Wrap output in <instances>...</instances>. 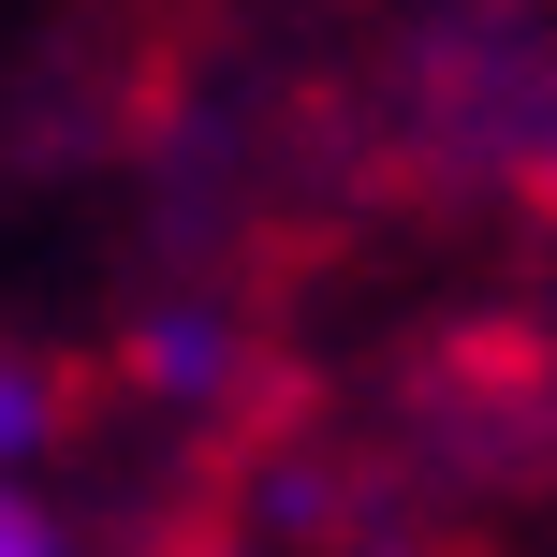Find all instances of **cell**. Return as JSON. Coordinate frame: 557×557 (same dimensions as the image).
<instances>
[{"label":"cell","mask_w":557,"mask_h":557,"mask_svg":"<svg viewBox=\"0 0 557 557\" xmlns=\"http://www.w3.org/2000/svg\"><path fill=\"white\" fill-rule=\"evenodd\" d=\"M543 206H557V147H543Z\"/></svg>","instance_id":"cell-4"},{"label":"cell","mask_w":557,"mask_h":557,"mask_svg":"<svg viewBox=\"0 0 557 557\" xmlns=\"http://www.w3.org/2000/svg\"><path fill=\"white\" fill-rule=\"evenodd\" d=\"M0 557H74V529H59L29 484H0Z\"/></svg>","instance_id":"cell-3"},{"label":"cell","mask_w":557,"mask_h":557,"mask_svg":"<svg viewBox=\"0 0 557 557\" xmlns=\"http://www.w3.org/2000/svg\"><path fill=\"white\" fill-rule=\"evenodd\" d=\"M221 367H235V323H221V308H162V323L133 337V382L147 396H206Z\"/></svg>","instance_id":"cell-1"},{"label":"cell","mask_w":557,"mask_h":557,"mask_svg":"<svg viewBox=\"0 0 557 557\" xmlns=\"http://www.w3.org/2000/svg\"><path fill=\"white\" fill-rule=\"evenodd\" d=\"M59 441V367H29V352H0V484L29 470V455Z\"/></svg>","instance_id":"cell-2"}]
</instances>
